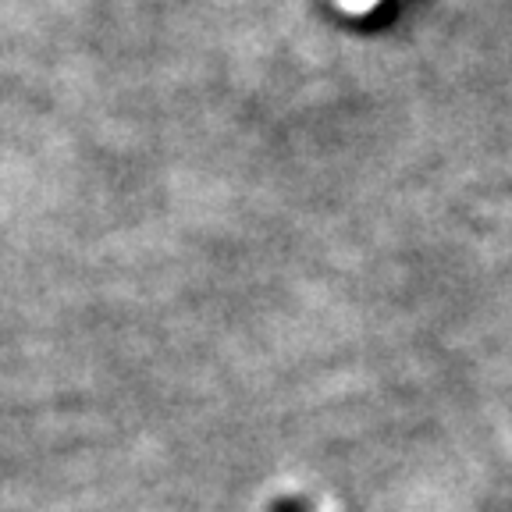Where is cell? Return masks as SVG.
Here are the masks:
<instances>
[{
	"label": "cell",
	"instance_id": "obj_1",
	"mask_svg": "<svg viewBox=\"0 0 512 512\" xmlns=\"http://www.w3.org/2000/svg\"><path fill=\"white\" fill-rule=\"evenodd\" d=\"M335 4H338V11H345V15H370L381 0H335Z\"/></svg>",
	"mask_w": 512,
	"mask_h": 512
}]
</instances>
